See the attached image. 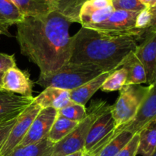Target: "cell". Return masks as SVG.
<instances>
[{
	"mask_svg": "<svg viewBox=\"0 0 156 156\" xmlns=\"http://www.w3.org/2000/svg\"><path fill=\"white\" fill-rule=\"evenodd\" d=\"M71 24L53 11L45 16L24 17L16 24V39L21 54L39 67L41 74L53 73L69 61Z\"/></svg>",
	"mask_w": 156,
	"mask_h": 156,
	"instance_id": "obj_1",
	"label": "cell"
},
{
	"mask_svg": "<svg viewBox=\"0 0 156 156\" xmlns=\"http://www.w3.org/2000/svg\"><path fill=\"white\" fill-rule=\"evenodd\" d=\"M148 31L136 27L126 31H102L82 27L71 37L69 62L91 65L103 73H111L120 68L129 53L135 51L137 41Z\"/></svg>",
	"mask_w": 156,
	"mask_h": 156,
	"instance_id": "obj_2",
	"label": "cell"
},
{
	"mask_svg": "<svg viewBox=\"0 0 156 156\" xmlns=\"http://www.w3.org/2000/svg\"><path fill=\"white\" fill-rule=\"evenodd\" d=\"M101 73L103 72L94 66L68 62L53 73L40 74L35 83L45 88L54 87L71 91Z\"/></svg>",
	"mask_w": 156,
	"mask_h": 156,
	"instance_id": "obj_3",
	"label": "cell"
},
{
	"mask_svg": "<svg viewBox=\"0 0 156 156\" xmlns=\"http://www.w3.org/2000/svg\"><path fill=\"white\" fill-rule=\"evenodd\" d=\"M106 105V102L101 100L92 101L87 111V117L79 122L65 138L53 145L50 156H66L84 152L85 140L90 128Z\"/></svg>",
	"mask_w": 156,
	"mask_h": 156,
	"instance_id": "obj_4",
	"label": "cell"
},
{
	"mask_svg": "<svg viewBox=\"0 0 156 156\" xmlns=\"http://www.w3.org/2000/svg\"><path fill=\"white\" fill-rule=\"evenodd\" d=\"M149 89L147 95L140 105L135 117L127 123L115 128L111 133L99 142L92 150L88 153L91 156L100 152L101 149L115 136L122 131H127L133 135L138 133L145 126L156 120V82L149 85Z\"/></svg>",
	"mask_w": 156,
	"mask_h": 156,
	"instance_id": "obj_5",
	"label": "cell"
},
{
	"mask_svg": "<svg viewBox=\"0 0 156 156\" xmlns=\"http://www.w3.org/2000/svg\"><path fill=\"white\" fill-rule=\"evenodd\" d=\"M149 89V86L141 85H126L122 88L119 98L111 106L116 128L126 124L135 117Z\"/></svg>",
	"mask_w": 156,
	"mask_h": 156,
	"instance_id": "obj_6",
	"label": "cell"
},
{
	"mask_svg": "<svg viewBox=\"0 0 156 156\" xmlns=\"http://www.w3.org/2000/svg\"><path fill=\"white\" fill-rule=\"evenodd\" d=\"M41 110V107L34 101L33 103L18 116L5 142L2 147L0 151V156L9 155L20 144L27 133L28 132L30 125L32 124L34 120Z\"/></svg>",
	"mask_w": 156,
	"mask_h": 156,
	"instance_id": "obj_7",
	"label": "cell"
},
{
	"mask_svg": "<svg viewBox=\"0 0 156 156\" xmlns=\"http://www.w3.org/2000/svg\"><path fill=\"white\" fill-rule=\"evenodd\" d=\"M57 115V111L53 108L41 109L30 125L28 132L17 147L35 144L47 138Z\"/></svg>",
	"mask_w": 156,
	"mask_h": 156,
	"instance_id": "obj_8",
	"label": "cell"
},
{
	"mask_svg": "<svg viewBox=\"0 0 156 156\" xmlns=\"http://www.w3.org/2000/svg\"><path fill=\"white\" fill-rule=\"evenodd\" d=\"M34 100V97H24L0 90V125L18 118Z\"/></svg>",
	"mask_w": 156,
	"mask_h": 156,
	"instance_id": "obj_9",
	"label": "cell"
},
{
	"mask_svg": "<svg viewBox=\"0 0 156 156\" xmlns=\"http://www.w3.org/2000/svg\"><path fill=\"white\" fill-rule=\"evenodd\" d=\"M115 128L116 124L111 114V106L106 105L90 128L85 140L84 153H90L93 148Z\"/></svg>",
	"mask_w": 156,
	"mask_h": 156,
	"instance_id": "obj_10",
	"label": "cell"
},
{
	"mask_svg": "<svg viewBox=\"0 0 156 156\" xmlns=\"http://www.w3.org/2000/svg\"><path fill=\"white\" fill-rule=\"evenodd\" d=\"M34 85V82L30 79L28 72L17 66L9 69L2 78V89L24 97H33Z\"/></svg>",
	"mask_w": 156,
	"mask_h": 156,
	"instance_id": "obj_11",
	"label": "cell"
},
{
	"mask_svg": "<svg viewBox=\"0 0 156 156\" xmlns=\"http://www.w3.org/2000/svg\"><path fill=\"white\" fill-rule=\"evenodd\" d=\"M134 53L144 66L147 83L150 85L153 82L156 64V30L146 32Z\"/></svg>",
	"mask_w": 156,
	"mask_h": 156,
	"instance_id": "obj_12",
	"label": "cell"
},
{
	"mask_svg": "<svg viewBox=\"0 0 156 156\" xmlns=\"http://www.w3.org/2000/svg\"><path fill=\"white\" fill-rule=\"evenodd\" d=\"M114 11L111 0H88L82 6L79 20L82 27L99 24Z\"/></svg>",
	"mask_w": 156,
	"mask_h": 156,
	"instance_id": "obj_13",
	"label": "cell"
},
{
	"mask_svg": "<svg viewBox=\"0 0 156 156\" xmlns=\"http://www.w3.org/2000/svg\"><path fill=\"white\" fill-rule=\"evenodd\" d=\"M139 12L114 10L111 15L99 24L88 26V28L102 31H126L135 28Z\"/></svg>",
	"mask_w": 156,
	"mask_h": 156,
	"instance_id": "obj_14",
	"label": "cell"
},
{
	"mask_svg": "<svg viewBox=\"0 0 156 156\" xmlns=\"http://www.w3.org/2000/svg\"><path fill=\"white\" fill-rule=\"evenodd\" d=\"M34 102L41 109L53 108L59 111L73 103L70 98V91L54 87H47L39 95L34 98Z\"/></svg>",
	"mask_w": 156,
	"mask_h": 156,
	"instance_id": "obj_15",
	"label": "cell"
},
{
	"mask_svg": "<svg viewBox=\"0 0 156 156\" xmlns=\"http://www.w3.org/2000/svg\"><path fill=\"white\" fill-rule=\"evenodd\" d=\"M24 17L45 16L56 11L53 0H12Z\"/></svg>",
	"mask_w": 156,
	"mask_h": 156,
	"instance_id": "obj_16",
	"label": "cell"
},
{
	"mask_svg": "<svg viewBox=\"0 0 156 156\" xmlns=\"http://www.w3.org/2000/svg\"><path fill=\"white\" fill-rule=\"evenodd\" d=\"M112 73V72H111ZM111 73H103L76 89L70 91V98L74 103L85 106L91 97L101 89L102 85Z\"/></svg>",
	"mask_w": 156,
	"mask_h": 156,
	"instance_id": "obj_17",
	"label": "cell"
},
{
	"mask_svg": "<svg viewBox=\"0 0 156 156\" xmlns=\"http://www.w3.org/2000/svg\"><path fill=\"white\" fill-rule=\"evenodd\" d=\"M127 73L126 85H141L147 83L146 70L133 52L129 53L123 59L120 66Z\"/></svg>",
	"mask_w": 156,
	"mask_h": 156,
	"instance_id": "obj_18",
	"label": "cell"
},
{
	"mask_svg": "<svg viewBox=\"0 0 156 156\" xmlns=\"http://www.w3.org/2000/svg\"><path fill=\"white\" fill-rule=\"evenodd\" d=\"M140 136L137 155L151 156L156 149V120L138 133Z\"/></svg>",
	"mask_w": 156,
	"mask_h": 156,
	"instance_id": "obj_19",
	"label": "cell"
},
{
	"mask_svg": "<svg viewBox=\"0 0 156 156\" xmlns=\"http://www.w3.org/2000/svg\"><path fill=\"white\" fill-rule=\"evenodd\" d=\"M53 145L48 138H46L35 144L16 147L6 156H50Z\"/></svg>",
	"mask_w": 156,
	"mask_h": 156,
	"instance_id": "obj_20",
	"label": "cell"
},
{
	"mask_svg": "<svg viewBox=\"0 0 156 156\" xmlns=\"http://www.w3.org/2000/svg\"><path fill=\"white\" fill-rule=\"evenodd\" d=\"M88 0H53L56 11L71 23H79V13L82 6Z\"/></svg>",
	"mask_w": 156,
	"mask_h": 156,
	"instance_id": "obj_21",
	"label": "cell"
},
{
	"mask_svg": "<svg viewBox=\"0 0 156 156\" xmlns=\"http://www.w3.org/2000/svg\"><path fill=\"white\" fill-rule=\"evenodd\" d=\"M78 123V122L72 121L57 115L47 138L51 143L55 144L65 138L77 126Z\"/></svg>",
	"mask_w": 156,
	"mask_h": 156,
	"instance_id": "obj_22",
	"label": "cell"
},
{
	"mask_svg": "<svg viewBox=\"0 0 156 156\" xmlns=\"http://www.w3.org/2000/svg\"><path fill=\"white\" fill-rule=\"evenodd\" d=\"M133 136L127 131H122L110 140L94 156H115L129 143Z\"/></svg>",
	"mask_w": 156,
	"mask_h": 156,
	"instance_id": "obj_23",
	"label": "cell"
},
{
	"mask_svg": "<svg viewBox=\"0 0 156 156\" xmlns=\"http://www.w3.org/2000/svg\"><path fill=\"white\" fill-rule=\"evenodd\" d=\"M127 73L123 68H118L111 73L102 85L101 91L105 92L120 91L126 85Z\"/></svg>",
	"mask_w": 156,
	"mask_h": 156,
	"instance_id": "obj_24",
	"label": "cell"
},
{
	"mask_svg": "<svg viewBox=\"0 0 156 156\" xmlns=\"http://www.w3.org/2000/svg\"><path fill=\"white\" fill-rule=\"evenodd\" d=\"M0 15L12 25L21 22L24 18L12 0H0Z\"/></svg>",
	"mask_w": 156,
	"mask_h": 156,
	"instance_id": "obj_25",
	"label": "cell"
},
{
	"mask_svg": "<svg viewBox=\"0 0 156 156\" xmlns=\"http://www.w3.org/2000/svg\"><path fill=\"white\" fill-rule=\"evenodd\" d=\"M135 27L141 30H156V6L146 7L139 12Z\"/></svg>",
	"mask_w": 156,
	"mask_h": 156,
	"instance_id": "obj_26",
	"label": "cell"
},
{
	"mask_svg": "<svg viewBox=\"0 0 156 156\" xmlns=\"http://www.w3.org/2000/svg\"><path fill=\"white\" fill-rule=\"evenodd\" d=\"M58 116L75 122L82 121L87 117V111L85 106L79 104L72 103L71 105L57 111Z\"/></svg>",
	"mask_w": 156,
	"mask_h": 156,
	"instance_id": "obj_27",
	"label": "cell"
},
{
	"mask_svg": "<svg viewBox=\"0 0 156 156\" xmlns=\"http://www.w3.org/2000/svg\"><path fill=\"white\" fill-rule=\"evenodd\" d=\"M114 10L140 12L146 8L140 0H111Z\"/></svg>",
	"mask_w": 156,
	"mask_h": 156,
	"instance_id": "obj_28",
	"label": "cell"
},
{
	"mask_svg": "<svg viewBox=\"0 0 156 156\" xmlns=\"http://www.w3.org/2000/svg\"><path fill=\"white\" fill-rule=\"evenodd\" d=\"M140 136L136 133L133 135L129 143L118 152L115 156H136L138 151Z\"/></svg>",
	"mask_w": 156,
	"mask_h": 156,
	"instance_id": "obj_29",
	"label": "cell"
},
{
	"mask_svg": "<svg viewBox=\"0 0 156 156\" xmlns=\"http://www.w3.org/2000/svg\"><path fill=\"white\" fill-rule=\"evenodd\" d=\"M16 66L15 55L0 53V73H4L11 68Z\"/></svg>",
	"mask_w": 156,
	"mask_h": 156,
	"instance_id": "obj_30",
	"label": "cell"
},
{
	"mask_svg": "<svg viewBox=\"0 0 156 156\" xmlns=\"http://www.w3.org/2000/svg\"><path fill=\"white\" fill-rule=\"evenodd\" d=\"M16 119L0 125V151H1L2 147L3 144L5 142L6 139H7L12 126L15 124V121H16Z\"/></svg>",
	"mask_w": 156,
	"mask_h": 156,
	"instance_id": "obj_31",
	"label": "cell"
},
{
	"mask_svg": "<svg viewBox=\"0 0 156 156\" xmlns=\"http://www.w3.org/2000/svg\"><path fill=\"white\" fill-rule=\"evenodd\" d=\"M12 24L5 21H0V35H5L7 37H12V34L9 31V27Z\"/></svg>",
	"mask_w": 156,
	"mask_h": 156,
	"instance_id": "obj_32",
	"label": "cell"
},
{
	"mask_svg": "<svg viewBox=\"0 0 156 156\" xmlns=\"http://www.w3.org/2000/svg\"><path fill=\"white\" fill-rule=\"evenodd\" d=\"M143 5L146 7H150V6H155V0H140Z\"/></svg>",
	"mask_w": 156,
	"mask_h": 156,
	"instance_id": "obj_33",
	"label": "cell"
},
{
	"mask_svg": "<svg viewBox=\"0 0 156 156\" xmlns=\"http://www.w3.org/2000/svg\"><path fill=\"white\" fill-rule=\"evenodd\" d=\"M84 152H77V153L73 154V155H66V156H83L84 155Z\"/></svg>",
	"mask_w": 156,
	"mask_h": 156,
	"instance_id": "obj_34",
	"label": "cell"
},
{
	"mask_svg": "<svg viewBox=\"0 0 156 156\" xmlns=\"http://www.w3.org/2000/svg\"><path fill=\"white\" fill-rule=\"evenodd\" d=\"M3 76V73H0V90H2V78Z\"/></svg>",
	"mask_w": 156,
	"mask_h": 156,
	"instance_id": "obj_35",
	"label": "cell"
},
{
	"mask_svg": "<svg viewBox=\"0 0 156 156\" xmlns=\"http://www.w3.org/2000/svg\"><path fill=\"white\" fill-rule=\"evenodd\" d=\"M154 82H156V64H155V73H154V77H153V82H152V83H153Z\"/></svg>",
	"mask_w": 156,
	"mask_h": 156,
	"instance_id": "obj_36",
	"label": "cell"
},
{
	"mask_svg": "<svg viewBox=\"0 0 156 156\" xmlns=\"http://www.w3.org/2000/svg\"><path fill=\"white\" fill-rule=\"evenodd\" d=\"M0 21H5V22H8V21H6L5 20L4 18H3L1 16V15H0ZM8 23H9V22H8ZM9 24H10V23H9Z\"/></svg>",
	"mask_w": 156,
	"mask_h": 156,
	"instance_id": "obj_37",
	"label": "cell"
},
{
	"mask_svg": "<svg viewBox=\"0 0 156 156\" xmlns=\"http://www.w3.org/2000/svg\"><path fill=\"white\" fill-rule=\"evenodd\" d=\"M151 156H156V149H155V150L154 151L153 153H152V155H151Z\"/></svg>",
	"mask_w": 156,
	"mask_h": 156,
	"instance_id": "obj_38",
	"label": "cell"
},
{
	"mask_svg": "<svg viewBox=\"0 0 156 156\" xmlns=\"http://www.w3.org/2000/svg\"><path fill=\"white\" fill-rule=\"evenodd\" d=\"M83 156H91L90 155H88V154H84Z\"/></svg>",
	"mask_w": 156,
	"mask_h": 156,
	"instance_id": "obj_39",
	"label": "cell"
},
{
	"mask_svg": "<svg viewBox=\"0 0 156 156\" xmlns=\"http://www.w3.org/2000/svg\"><path fill=\"white\" fill-rule=\"evenodd\" d=\"M155 6H156V0H155Z\"/></svg>",
	"mask_w": 156,
	"mask_h": 156,
	"instance_id": "obj_40",
	"label": "cell"
}]
</instances>
